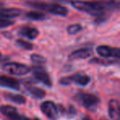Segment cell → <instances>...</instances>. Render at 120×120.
<instances>
[{"label":"cell","instance_id":"ac0fdd59","mask_svg":"<svg viewBox=\"0 0 120 120\" xmlns=\"http://www.w3.org/2000/svg\"><path fill=\"white\" fill-rule=\"evenodd\" d=\"M16 44H17V46H19L20 48L23 49L31 50V49H33V48H34V45H32L31 43L25 41V40H21V39L17 40V42H16Z\"/></svg>","mask_w":120,"mask_h":120},{"label":"cell","instance_id":"ba28073f","mask_svg":"<svg viewBox=\"0 0 120 120\" xmlns=\"http://www.w3.org/2000/svg\"><path fill=\"white\" fill-rule=\"evenodd\" d=\"M0 113L12 120H17L20 117L17 109L12 105H2L0 107Z\"/></svg>","mask_w":120,"mask_h":120},{"label":"cell","instance_id":"cb8c5ba5","mask_svg":"<svg viewBox=\"0 0 120 120\" xmlns=\"http://www.w3.org/2000/svg\"><path fill=\"white\" fill-rule=\"evenodd\" d=\"M17 120H31V119H30V118H27V117H26V116H20Z\"/></svg>","mask_w":120,"mask_h":120},{"label":"cell","instance_id":"4316f807","mask_svg":"<svg viewBox=\"0 0 120 120\" xmlns=\"http://www.w3.org/2000/svg\"><path fill=\"white\" fill-rule=\"evenodd\" d=\"M1 56H2V54H1V53H0V57H1Z\"/></svg>","mask_w":120,"mask_h":120},{"label":"cell","instance_id":"7a4b0ae2","mask_svg":"<svg viewBox=\"0 0 120 120\" xmlns=\"http://www.w3.org/2000/svg\"><path fill=\"white\" fill-rule=\"evenodd\" d=\"M3 69L8 73L16 76H23L30 72L28 66L18 63H7L3 65Z\"/></svg>","mask_w":120,"mask_h":120},{"label":"cell","instance_id":"6da1fadb","mask_svg":"<svg viewBox=\"0 0 120 120\" xmlns=\"http://www.w3.org/2000/svg\"><path fill=\"white\" fill-rule=\"evenodd\" d=\"M26 4L36 9L45 11L53 15L66 17L68 13V10L66 7L60 5L58 4H48V3L42 2L39 0H29L26 1Z\"/></svg>","mask_w":120,"mask_h":120},{"label":"cell","instance_id":"8992f818","mask_svg":"<svg viewBox=\"0 0 120 120\" xmlns=\"http://www.w3.org/2000/svg\"><path fill=\"white\" fill-rule=\"evenodd\" d=\"M96 52L100 56L103 58H119L120 57V49L118 48H111L107 45H100L96 48Z\"/></svg>","mask_w":120,"mask_h":120},{"label":"cell","instance_id":"7c38bea8","mask_svg":"<svg viewBox=\"0 0 120 120\" xmlns=\"http://www.w3.org/2000/svg\"><path fill=\"white\" fill-rule=\"evenodd\" d=\"M22 14V11L15 8L0 9V17L4 19H11L17 17Z\"/></svg>","mask_w":120,"mask_h":120},{"label":"cell","instance_id":"9a60e30c","mask_svg":"<svg viewBox=\"0 0 120 120\" xmlns=\"http://www.w3.org/2000/svg\"><path fill=\"white\" fill-rule=\"evenodd\" d=\"M72 79H73V82L77 83V85L83 86L89 84V82L90 81V77L82 73H77L76 75L72 76Z\"/></svg>","mask_w":120,"mask_h":120},{"label":"cell","instance_id":"7402d4cb","mask_svg":"<svg viewBox=\"0 0 120 120\" xmlns=\"http://www.w3.org/2000/svg\"><path fill=\"white\" fill-rule=\"evenodd\" d=\"M73 82V79H72V77H62V78L60 79L59 81V83L61 85H64V86H68V85H70Z\"/></svg>","mask_w":120,"mask_h":120},{"label":"cell","instance_id":"30bf717a","mask_svg":"<svg viewBox=\"0 0 120 120\" xmlns=\"http://www.w3.org/2000/svg\"><path fill=\"white\" fill-rule=\"evenodd\" d=\"M18 34L21 36L26 37V38L29 39V40H35L39 35L40 31L35 27L23 26L19 30Z\"/></svg>","mask_w":120,"mask_h":120},{"label":"cell","instance_id":"ffe728a7","mask_svg":"<svg viewBox=\"0 0 120 120\" xmlns=\"http://www.w3.org/2000/svg\"><path fill=\"white\" fill-rule=\"evenodd\" d=\"M115 62L117 61H113V60H107V59H99V58H93L90 61V64H101V65H111V64H114Z\"/></svg>","mask_w":120,"mask_h":120},{"label":"cell","instance_id":"3957f363","mask_svg":"<svg viewBox=\"0 0 120 120\" xmlns=\"http://www.w3.org/2000/svg\"><path fill=\"white\" fill-rule=\"evenodd\" d=\"M78 101L83 105L87 109L93 110L95 108H96L98 104L100 103V99L96 95L93 94L88 93H80L77 96Z\"/></svg>","mask_w":120,"mask_h":120},{"label":"cell","instance_id":"d6986e66","mask_svg":"<svg viewBox=\"0 0 120 120\" xmlns=\"http://www.w3.org/2000/svg\"><path fill=\"white\" fill-rule=\"evenodd\" d=\"M82 27L80 24H72L68 26L67 28V31L69 35H75L77 34L78 32H80L82 30Z\"/></svg>","mask_w":120,"mask_h":120},{"label":"cell","instance_id":"9c48e42d","mask_svg":"<svg viewBox=\"0 0 120 120\" xmlns=\"http://www.w3.org/2000/svg\"><path fill=\"white\" fill-rule=\"evenodd\" d=\"M0 86L8 87L18 90L20 89V83L15 78L6 76H0Z\"/></svg>","mask_w":120,"mask_h":120},{"label":"cell","instance_id":"44dd1931","mask_svg":"<svg viewBox=\"0 0 120 120\" xmlns=\"http://www.w3.org/2000/svg\"><path fill=\"white\" fill-rule=\"evenodd\" d=\"M14 24V22L9 20V19H4L0 17V28H6V27L11 26Z\"/></svg>","mask_w":120,"mask_h":120},{"label":"cell","instance_id":"277c9868","mask_svg":"<svg viewBox=\"0 0 120 120\" xmlns=\"http://www.w3.org/2000/svg\"><path fill=\"white\" fill-rule=\"evenodd\" d=\"M43 113L51 120H57L59 117V109L51 100H46L40 105Z\"/></svg>","mask_w":120,"mask_h":120},{"label":"cell","instance_id":"e0dca14e","mask_svg":"<svg viewBox=\"0 0 120 120\" xmlns=\"http://www.w3.org/2000/svg\"><path fill=\"white\" fill-rule=\"evenodd\" d=\"M30 60H31L34 64H39V65H40V64H46V62H47L46 58H45V57L40 54H37V53H33V54H31V56H30Z\"/></svg>","mask_w":120,"mask_h":120},{"label":"cell","instance_id":"5b68a950","mask_svg":"<svg viewBox=\"0 0 120 120\" xmlns=\"http://www.w3.org/2000/svg\"><path fill=\"white\" fill-rule=\"evenodd\" d=\"M32 74L36 80L40 81L44 85L49 87L52 86L51 78L44 68L40 67V66H35V67L32 68Z\"/></svg>","mask_w":120,"mask_h":120},{"label":"cell","instance_id":"2e32d148","mask_svg":"<svg viewBox=\"0 0 120 120\" xmlns=\"http://www.w3.org/2000/svg\"><path fill=\"white\" fill-rule=\"evenodd\" d=\"M26 17L27 18L33 21H44L47 19V16L44 12H35V11H31L26 14Z\"/></svg>","mask_w":120,"mask_h":120},{"label":"cell","instance_id":"4fadbf2b","mask_svg":"<svg viewBox=\"0 0 120 120\" xmlns=\"http://www.w3.org/2000/svg\"><path fill=\"white\" fill-rule=\"evenodd\" d=\"M4 97L7 100L13 102V103L17 104V105H24V104L26 103V98L24 95H19V94L7 93L4 95Z\"/></svg>","mask_w":120,"mask_h":120},{"label":"cell","instance_id":"603a6c76","mask_svg":"<svg viewBox=\"0 0 120 120\" xmlns=\"http://www.w3.org/2000/svg\"><path fill=\"white\" fill-rule=\"evenodd\" d=\"M76 109H75V108H74L73 106H70V108H69V110H68V114H71V115H72V116H73V115H75L76 114Z\"/></svg>","mask_w":120,"mask_h":120},{"label":"cell","instance_id":"8fae6325","mask_svg":"<svg viewBox=\"0 0 120 120\" xmlns=\"http://www.w3.org/2000/svg\"><path fill=\"white\" fill-rule=\"evenodd\" d=\"M93 53L91 49H80L73 51L68 57L69 60H75V59H85L89 57H90Z\"/></svg>","mask_w":120,"mask_h":120},{"label":"cell","instance_id":"484cf974","mask_svg":"<svg viewBox=\"0 0 120 120\" xmlns=\"http://www.w3.org/2000/svg\"><path fill=\"white\" fill-rule=\"evenodd\" d=\"M34 120H40V119H39V118H35Z\"/></svg>","mask_w":120,"mask_h":120},{"label":"cell","instance_id":"d4e9b609","mask_svg":"<svg viewBox=\"0 0 120 120\" xmlns=\"http://www.w3.org/2000/svg\"><path fill=\"white\" fill-rule=\"evenodd\" d=\"M82 120H92V118H90V117H89V116H86Z\"/></svg>","mask_w":120,"mask_h":120},{"label":"cell","instance_id":"52a82bcc","mask_svg":"<svg viewBox=\"0 0 120 120\" xmlns=\"http://www.w3.org/2000/svg\"><path fill=\"white\" fill-rule=\"evenodd\" d=\"M109 115L112 120H120V105L118 100H111L109 102Z\"/></svg>","mask_w":120,"mask_h":120},{"label":"cell","instance_id":"5bb4252c","mask_svg":"<svg viewBox=\"0 0 120 120\" xmlns=\"http://www.w3.org/2000/svg\"><path fill=\"white\" fill-rule=\"evenodd\" d=\"M26 90L28 91V93L30 94V95H31L35 99H42L46 95L45 90L41 88H39V87L28 86L26 87Z\"/></svg>","mask_w":120,"mask_h":120}]
</instances>
